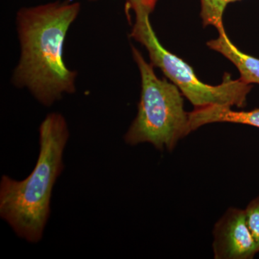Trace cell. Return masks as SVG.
<instances>
[{
    "instance_id": "2",
    "label": "cell",
    "mask_w": 259,
    "mask_h": 259,
    "mask_svg": "<svg viewBox=\"0 0 259 259\" xmlns=\"http://www.w3.org/2000/svg\"><path fill=\"white\" fill-rule=\"evenodd\" d=\"M69 138L64 116L49 114L39 127L40 151L30 175L20 181L2 177L0 217L19 238L29 243H38L44 236L53 189L64 169L63 156Z\"/></svg>"
},
{
    "instance_id": "6",
    "label": "cell",
    "mask_w": 259,
    "mask_h": 259,
    "mask_svg": "<svg viewBox=\"0 0 259 259\" xmlns=\"http://www.w3.org/2000/svg\"><path fill=\"white\" fill-rule=\"evenodd\" d=\"M189 117L190 134L202 126L215 122L243 124L259 128V108L250 111H236L229 106L209 105L194 108L189 112Z\"/></svg>"
},
{
    "instance_id": "5",
    "label": "cell",
    "mask_w": 259,
    "mask_h": 259,
    "mask_svg": "<svg viewBox=\"0 0 259 259\" xmlns=\"http://www.w3.org/2000/svg\"><path fill=\"white\" fill-rule=\"evenodd\" d=\"M212 250L215 259H252L259 253L245 209L230 207L214 224Z\"/></svg>"
},
{
    "instance_id": "1",
    "label": "cell",
    "mask_w": 259,
    "mask_h": 259,
    "mask_svg": "<svg viewBox=\"0 0 259 259\" xmlns=\"http://www.w3.org/2000/svg\"><path fill=\"white\" fill-rule=\"evenodd\" d=\"M81 10L79 3L54 2L21 8L16 17L20 45L12 83L26 88L37 102L51 107L76 92L77 72L64 63L66 34Z\"/></svg>"
},
{
    "instance_id": "9",
    "label": "cell",
    "mask_w": 259,
    "mask_h": 259,
    "mask_svg": "<svg viewBox=\"0 0 259 259\" xmlns=\"http://www.w3.org/2000/svg\"><path fill=\"white\" fill-rule=\"evenodd\" d=\"M247 223L258 245L259 252V195L252 199L245 209Z\"/></svg>"
},
{
    "instance_id": "4",
    "label": "cell",
    "mask_w": 259,
    "mask_h": 259,
    "mask_svg": "<svg viewBox=\"0 0 259 259\" xmlns=\"http://www.w3.org/2000/svg\"><path fill=\"white\" fill-rule=\"evenodd\" d=\"M132 54L141 75V97L124 141L131 146L147 143L159 151H172L190 134L183 95L171 81L158 78L153 65L134 46Z\"/></svg>"
},
{
    "instance_id": "3",
    "label": "cell",
    "mask_w": 259,
    "mask_h": 259,
    "mask_svg": "<svg viewBox=\"0 0 259 259\" xmlns=\"http://www.w3.org/2000/svg\"><path fill=\"white\" fill-rule=\"evenodd\" d=\"M157 2L131 0L126 3L127 13L132 10L135 15L130 36L146 49L150 63L161 70L194 108L213 105L244 107L251 84L240 79H233L228 73L223 76L222 82L216 86L202 82L190 64L161 45L150 20Z\"/></svg>"
},
{
    "instance_id": "7",
    "label": "cell",
    "mask_w": 259,
    "mask_h": 259,
    "mask_svg": "<svg viewBox=\"0 0 259 259\" xmlns=\"http://www.w3.org/2000/svg\"><path fill=\"white\" fill-rule=\"evenodd\" d=\"M217 30L218 37L207 42V47L231 61L238 70L242 81L259 84V59L239 50L227 35L224 27Z\"/></svg>"
},
{
    "instance_id": "11",
    "label": "cell",
    "mask_w": 259,
    "mask_h": 259,
    "mask_svg": "<svg viewBox=\"0 0 259 259\" xmlns=\"http://www.w3.org/2000/svg\"><path fill=\"white\" fill-rule=\"evenodd\" d=\"M72 1H74V0H72Z\"/></svg>"
},
{
    "instance_id": "8",
    "label": "cell",
    "mask_w": 259,
    "mask_h": 259,
    "mask_svg": "<svg viewBox=\"0 0 259 259\" xmlns=\"http://www.w3.org/2000/svg\"><path fill=\"white\" fill-rule=\"evenodd\" d=\"M238 0H199L200 17L204 27L213 26L216 29L224 27L223 15L227 6Z\"/></svg>"
},
{
    "instance_id": "10",
    "label": "cell",
    "mask_w": 259,
    "mask_h": 259,
    "mask_svg": "<svg viewBox=\"0 0 259 259\" xmlns=\"http://www.w3.org/2000/svg\"><path fill=\"white\" fill-rule=\"evenodd\" d=\"M89 2H97L98 1V0H88ZM131 1V0H126V2H130Z\"/></svg>"
}]
</instances>
